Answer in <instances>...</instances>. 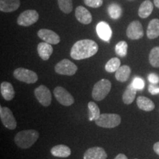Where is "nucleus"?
I'll return each mask as SVG.
<instances>
[{
	"label": "nucleus",
	"mask_w": 159,
	"mask_h": 159,
	"mask_svg": "<svg viewBox=\"0 0 159 159\" xmlns=\"http://www.w3.org/2000/svg\"><path fill=\"white\" fill-rule=\"evenodd\" d=\"M148 91L152 95L159 94V86L156 84H152V83H151V84L149 85Z\"/></svg>",
	"instance_id": "33"
},
{
	"label": "nucleus",
	"mask_w": 159,
	"mask_h": 159,
	"mask_svg": "<svg viewBox=\"0 0 159 159\" xmlns=\"http://www.w3.org/2000/svg\"><path fill=\"white\" fill-rule=\"evenodd\" d=\"M75 17L79 22L83 25H89L92 21L91 13L83 6H78L75 10Z\"/></svg>",
	"instance_id": "15"
},
{
	"label": "nucleus",
	"mask_w": 159,
	"mask_h": 159,
	"mask_svg": "<svg viewBox=\"0 0 159 159\" xmlns=\"http://www.w3.org/2000/svg\"><path fill=\"white\" fill-rule=\"evenodd\" d=\"M108 12L110 17L113 19H118L122 13V7L116 3L111 4L108 7Z\"/></svg>",
	"instance_id": "27"
},
{
	"label": "nucleus",
	"mask_w": 159,
	"mask_h": 159,
	"mask_svg": "<svg viewBox=\"0 0 159 159\" xmlns=\"http://www.w3.org/2000/svg\"><path fill=\"white\" fill-rule=\"evenodd\" d=\"M153 150L159 156V142L155 143V144L153 145Z\"/></svg>",
	"instance_id": "35"
},
{
	"label": "nucleus",
	"mask_w": 159,
	"mask_h": 159,
	"mask_svg": "<svg viewBox=\"0 0 159 159\" xmlns=\"http://www.w3.org/2000/svg\"><path fill=\"white\" fill-rule=\"evenodd\" d=\"M13 76L18 80L26 83L27 84L36 83L39 79L35 71L25 68H18L15 69V71H13Z\"/></svg>",
	"instance_id": "5"
},
{
	"label": "nucleus",
	"mask_w": 159,
	"mask_h": 159,
	"mask_svg": "<svg viewBox=\"0 0 159 159\" xmlns=\"http://www.w3.org/2000/svg\"><path fill=\"white\" fill-rule=\"evenodd\" d=\"M34 94L37 100L43 106L48 107L52 102V95L49 89L45 85H41L37 87L34 91Z\"/></svg>",
	"instance_id": "10"
},
{
	"label": "nucleus",
	"mask_w": 159,
	"mask_h": 159,
	"mask_svg": "<svg viewBox=\"0 0 159 159\" xmlns=\"http://www.w3.org/2000/svg\"><path fill=\"white\" fill-rule=\"evenodd\" d=\"M37 50L40 57L43 61H47L53 52V48L52 47V44L47 42H41L39 43Z\"/></svg>",
	"instance_id": "17"
},
{
	"label": "nucleus",
	"mask_w": 159,
	"mask_h": 159,
	"mask_svg": "<svg viewBox=\"0 0 159 159\" xmlns=\"http://www.w3.org/2000/svg\"><path fill=\"white\" fill-rule=\"evenodd\" d=\"M38 35L44 42L50 44H57L60 43V36L54 31L48 29H41L38 32Z\"/></svg>",
	"instance_id": "12"
},
{
	"label": "nucleus",
	"mask_w": 159,
	"mask_h": 159,
	"mask_svg": "<svg viewBox=\"0 0 159 159\" xmlns=\"http://www.w3.org/2000/svg\"><path fill=\"white\" fill-rule=\"evenodd\" d=\"M111 89V83L107 79H102L96 83L93 87V99L96 101H101L106 97Z\"/></svg>",
	"instance_id": "3"
},
{
	"label": "nucleus",
	"mask_w": 159,
	"mask_h": 159,
	"mask_svg": "<svg viewBox=\"0 0 159 159\" xmlns=\"http://www.w3.org/2000/svg\"><path fill=\"white\" fill-rule=\"evenodd\" d=\"M136 91L137 90L133 86L132 83L128 85L122 95V100L125 104L130 105L134 102L135 98H136Z\"/></svg>",
	"instance_id": "24"
},
{
	"label": "nucleus",
	"mask_w": 159,
	"mask_h": 159,
	"mask_svg": "<svg viewBox=\"0 0 159 159\" xmlns=\"http://www.w3.org/2000/svg\"><path fill=\"white\" fill-rule=\"evenodd\" d=\"M147 35L150 39H156L159 36V19H154L150 21L147 30Z\"/></svg>",
	"instance_id": "20"
},
{
	"label": "nucleus",
	"mask_w": 159,
	"mask_h": 159,
	"mask_svg": "<svg viewBox=\"0 0 159 159\" xmlns=\"http://www.w3.org/2000/svg\"><path fill=\"white\" fill-rule=\"evenodd\" d=\"M84 3L89 7L97 8L102 6V0H84Z\"/></svg>",
	"instance_id": "32"
},
{
	"label": "nucleus",
	"mask_w": 159,
	"mask_h": 159,
	"mask_svg": "<svg viewBox=\"0 0 159 159\" xmlns=\"http://www.w3.org/2000/svg\"><path fill=\"white\" fill-rule=\"evenodd\" d=\"M153 11V5L150 0H145L140 5L138 14L142 19L148 18Z\"/></svg>",
	"instance_id": "23"
},
{
	"label": "nucleus",
	"mask_w": 159,
	"mask_h": 159,
	"mask_svg": "<svg viewBox=\"0 0 159 159\" xmlns=\"http://www.w3.org/2000/svg\"><path fill=\"white\" fill-rule=\"evenodd\" d=\"M39 19V13L35 10H27L22 12L17 19V23L20 26L29 27L35 24Z\"/></svg>",
	"instance_id": "7"
},
{
	"label": "nucleus",
	"mask_w": 159,
	"mask_h": 159,
	"mask_svg": "<svg viewBox=\"0 0 159 159\" xmlns=\"http://www.w3.org/2000/svg\"><path fill=\"white\" fill-rule=\"evenodd\" d=\"M57 3L61 11L66 14H69L72 11V0H57Z\"/></svg>",
	"instance_id": "29"
},
{
	"label": "nucleus",
	"mask_w": 159,
	"mask_h": 159,
	"mask_svg": "<svg viewBox=\"0 0 159 159\" xmlns=\"http://www.w3.org/2000/svg\"><path fill=\"white\" fill-rule=\"evenodd\" d=\"M0 91L2 96L7 101H11L15 97V90L9 82H2L0 85Z\"/></svg>",
	"instance_id": "18"
},
{
	"label": "nucleus",
	"mask_w": 159,
	"mask_h": 159,
	"mask_svg": "<svg viewBox=\"0 0 159 159\" xmlns=\"http://www.w3.org/2000/svg\"><path fill=\"white\" fill-rule=\"evenodd\" d=\"M0 118L4 126L9 130L16 128V121L11 109L7 107H0Z\"/></svg>",
	"instance_id": "8"
},
{
	"label": "nucleus",
	"mask_w": 159,
	"mask_h": 159,
	"mask_svg": "<svg viewBox=\"0 0 159 159\" xmlns=\"http://www.w3.org/2000/svg\"><path fill=\"white\" fill-rule=\"evenodd\" d=\"M127 36L131 40H138L144 36V30L142 24L139 21H132L128 25L126 31Z\"/></svg>",
	"instance_id": "11"
},
{
	"label": "nucleus",
	"mask_w": 159,
	"mask_h": 159,
	"mask_svg": "<svg viewBox=\"0 0 159 159\" xmlns=\"http://www.w3.org/2000/svg\"><path fill=\"white\" fill-rule=\"evenodd\" d=\"M20 4V0H0V11L11 13L19 9Z\"/></svg>",
	"instance_id": "16"
},
{
	"label": "nucleus",
	"mask_w": 159,
	"mask_h": 159,
	"mask_svg": "<svg viewBox=\"0 0 159 159\" xmlns=\"http://www.w3.org/2000/svg\"><path fill=\"white\" fill-rule=\"evenodd\" d=\"M132 85L137 91L138 90L141 91V90H143V89H144L145 83H144V80H143L142 78H141V77H135L134 80L132 81Z\"/></svg>",
	"instance_id": "31"
},
{
	"label": "nucleus",
	"mask_w": 159,
	"mask_h": 159,
	"mask_svg": "<svg viewBox=\"0 0 159 159\" xmlns=\"http://www.w3.org/2000/svg\"><path fill=\"white\" fill-rule=\"evenodd\" d=\"M121 66V61L118 57H113L109 60L105 66V69L107 72H116L118 69Z\"/></svg>",
	"instance_id": "26"
},
{
	"label": "nucleus",
	"mask_w": 159,
	"mask_h": 159,
	"mask_svg": "<svg viewBox=\"0 0 159 159\" xmlns=\"http://www.w3.org/2000/svg\"><path fill=\"white\" fill-rule=\"evenodd\" d=\"M55 71L57 74L61 75H74L77 71V66L68 59H63L55 65Z\"/></svg>",
	"instance_id": "6"
},
{
	"label": "nucleus",
	"mask_w": 159,
	"mask_h": 159,
	"mask_svg": "<svg viewBox=\"0 0 159 159\" xmlns=\"http://www.w3.org/2000/svg\"><path fill=\"white\" fill-rule=\"evenodd\" d=\"M135 159H138V158H135Z\"/></svg>",
	"instance_id": "38"
},
{
	"label": "nucleus",
	"mask_w": 159,
	"mask_h": 159,
	"mask_svg": "<svg viewBox=\"0 0 159 159\" xmlns=\"http://www.w3.org/2000/svg\"><path fill=\"white\" fill-rule=\"evenodd\" d=\"M50 152L53 156L59 157V158H67L70 156L71 153V149L64 144H58L53 147L51 149Z\"/></svg>",
	"instance_id": "19"
},
{
	"label": "nucleus",
	"mask_w": 159,
	"mask_h": 159,
	"mask_svg": "<svg viewBox=\"0 0 159 159\" xmlns=\"http://www.w3.org/2000/svg\"><path fill=\"white\" fill-rule=\"evenodd\" d=\"M108 157L104 149L94 147L87 150L83 155V159H106Z\"/></svg>",
	"instance_id": "14"
},
{
	"label": "nucleus",
	"mask_w": 159,
	"mask_h": 159,
	"mask_svg": "<svg viewBox=\"0 0 159 159\" xmlns=\"http://www.w3.org/2000/svg\"><path fill=\"white\" fill-rule=\"evenodd\" d=\"M121 116L116 114H101L95 124L97 126L104 128H114L120 125Z\"/></svg>",
	"instance_id": "4"
},
{
	"label": "nucleus",
	"mask_w": 159,
	"mask_h": 159,
	"mask_svg": "<svg viewBox=\"0 0 159 159\" xmlns=\"http://www.w3.org/2000/svg\"><path fill=\"white\" fill-rule=\"evenodd\" d=\"M139 108L144 111H151L155 108V104L151 99L148 97L139 96L136 100Z\"/></svg>",
	"instance_id": "21"
},
{
	"label": "nucleus",
	"mask_w": 159,
	"mask_h": 159,
	"mask_svg": "<svg viewBox=\"0 0 159 159\" xmlns=\"http://www.w3.org/2000/svg\"><path fill=\"white\" fill-rule=\"evenodd\" d=\"M98 52V45L90 39L77 41L71 47L70 56L75 60H83L91 57Z\"/></svg>",
	"instance_id": "1"
},
{
	"label": "nucleus",
	"mask_w": 159,
	"mask_h": 159,
	"mask_svg": "<svg viewBox=\"0 0 159 159\" xmlns=\"http://www.w3.org/2000/svg\"><path fill=\"white\" fill-rule=\"evenodd\" d=\"M54 95L57 102L64 106H70L75 102L72 95L61 86H57L54 89Z\"/></svg>",
	"instance_id": "9"
},
{
	"label": "nucleus",
	"mask_w": 159,
	"mask_h": 159,
	"mask_svg": "<svg viewBox=\"0 0 159 159\" xmlns=\"http://www.w3.org/2000/svg\"><path fill=\"white\" fill-rule=\"evenodd\" d=\"M148 80L152 84H158L159 83L158 75L154 74V73H151V74L148 75Z\"/></svg>",
	"instance_id": "34"
},
{
	"label": "nucleus",
	"mask_w": 159,
	"mask_h": 159,
	"mask_svg": "<svg viewBox=\"0 0 159 159\" xmlns=\"http://www.w3.org/2000/svg\"><path fill=\"white\" fill-rule=\"evenodd\" d=\"M149 61L153 67H159V47L152 49L149 55Z\"/></svg>",
	"instance_id": "28"
},
{
	"label": "nucleus",
	"mask_w": 159,
	"mask_h": 159,
	"mask_svg": "<svg viewBox=\"0 0 159 159\" xmlns=\"http://www.w3.org/2000/svg\"><path fill=\"white\" fill-rule=\"evenodd\" d=\"M128 46L126 41H121L116 43V47H115V52L118 56L125 57L128 53Z\"/></svg>",
	"instance_id": "30"
},
{
	"label": "nucleus",
	"mask_w": 159,
	"mask_h": 159,
	"mask_svg": "<svg viewBox=\"0 0 159 159\" xmlns=\"http://www.w3.org/2000/svg\"><path fill=\"white\" fill-rule=\"evenodd\" d=\"M114 159H128V157L125 156V154L120 153V154L117 155V156L115 157Z\"/></svg>",
	"instance_id": "36"
},
{
	"label": "nucleus",
	"mask_w": 159,
	"mask_h": 159,
	"mask_svg": "<svg viewBox=\"0 0 159 159\" xmlns=\"http://www.w3.org/2000/svg\"><path fill=\"white\" fill-rule=\"evenodd\" d=\"M96 29L97 35L101 39L105 42L110 41L112 36V30L108 23L105 21H100L97 24Z\"/></svg>",
	"instance_id": "13"
},
{
	"label": "nucleus",
	"mask_w": 159,
	"mask_h": 159,
	"mask_svg": "<svg viewBox=\"0 0 159 159\" xmlns=\"http://www.w3.org/2000/svg\"><path fill=\"white\" fill-rule=\"evenodd\" d=\"M131 73V69L130 66L127 65H124L120 66L118 70L115 73V77L119 82H126L130 77Z\"/></svg>",
	"instance_id": "22"
},
{
	"label": "nucleus",
	"mask_w": 159,
	"mask_h": 159,
	"mask_svg": "<svg viewBox=\"0 0 159 159\" xmlns=\"http://www.w3.org/2000/svg\"><path fill=\"white\" fill-rule=\"evenodd\" d=\"M89 108V119L90 121H95L100 116V110L98 105L94 102H89L88 103Z\"/></svg>",
	"instance_id": "25"
},
{
	"label": "nucleus",
	"mask_w": 159,
	"mask_h": 159,
	"mask_svg": "<svg viewBox=\"0 0 159 159\" xmlns=\"http://www.w3.org/2000/svg\"><path fill=\"white\" fill-rule=\"evenodd\" d=\"M39 133L35 130H21L15 136L16 144L21 149H28L39 139Z\"/></svg>",
	"instance_id": "2"
},
{
	"label": "nucleus",
	"mask_w": 159,
	"mask_h": 159,
	"mask_svg": "<svg viewBox=\"0 0 159 159\" xmlns=\"http://www.w3.org/2000/svg\"><path fill=\"white\" fill-rule=\"evenodd\" d=\"M154 5L156 7L159 8V0H154Z\"/></svg>",
	"instance_id": "37"
}]
</instances>
